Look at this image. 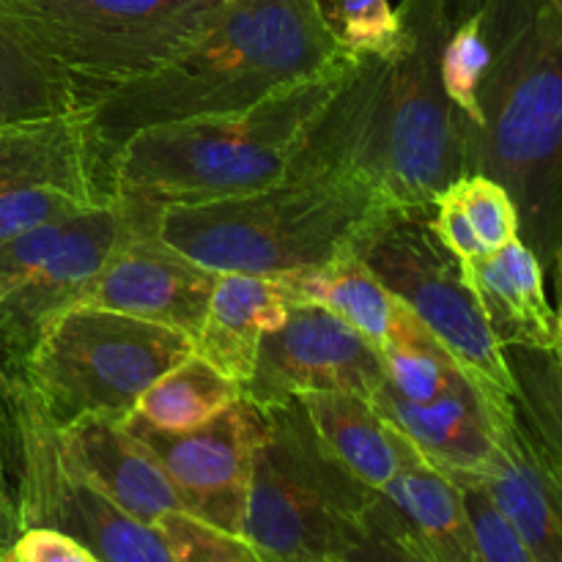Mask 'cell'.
Segmentation results:
<instances>
[{
	"label": "cell",
	"instance_id": "6da1fadb",
	"mask_svg": "<svg viewBox=\"0 0 562 562\" xmlns=\"http://www.w3.org/2000/svg\"><path fill=\"white\" fill-rule=\"evenodd\" d=\"M398 44L357 55L307 132L291 173H351L398 209H423L464 176V115L442 88L456 0H401Z\"/></svg>",
	"mask_w": 562,
	"mask_h": 562
},
{
	"label": "cell",
	"instance_id": "7a4b0ae2",
	"mask_svg": "<svg viewBox=\"0 0 562 562\" xmlns=\"http://www.w3.org/2000/svg\"><path fill=\"white\" fill-rule=\"evenodd\" d=\"M355 58L318 0H220L179 53L86 113L93 162L110 187V162L135 132L241 113Z\"/></svg>",
	"mask_w": 562,
	"mask_h": 562
},
{
	"label": "cell",
	"instance_id": "3957f363",
	"mask_svg": "<svg viewBox=\"0 0 562 562\" xmlns=\"http://www.w3.org/2000/svg\"><path fill=\"white\" fill-rule=\"evenodd\" d=\"M492 64L477 91L481 124L464 121V176L508 190L519 239L549 269L562 236V14L549 0L483 11Z\"/></svg>",
	"mask_w": 562,
	"mask_h": 562
},
{
	"label": "cell",
	"instance_id": "277c9868",
	"mask_svg": "<svg viewBox=\"0 0 562 562\" xmlns=\"http://www.w3.org/2000/svg\"><path fill=\"white\" fill-rule=\"evenodd\" d=\"M351 64L285 88L241 113L135 132L110 162L115 203L137 223L154 225L165 209L278 184Z\"/></svg>",
	"mask_w": 562,
	"mask_h": 562
},
{
	"label": "cell",
	"instance_id": "5b68a950",
	"mask_svg": "<svg viewBox=\"0 0 562 562\" xmlns=\"http://www.w3.org/2000/svg\"><path fill=\"white\" fill-rule=\"evenodd\" d=\"M393 209L351 173H291L247 195L165 209L154 228L212 272L280 278L357 250Z\"/></svg>",
	"mask_w": 562,
	"mask_h": 562
},
{
	"label": "cell",
	"instance_id": "8992f818",
	"mask_svg": "<svg viewBox=\"0 0 562 562\" xmlns=\"http://www.w3.org/2000/svg\"><path fill=\"white\" fill-rule=\"evenodd\" d=\"M220 0H0V25L69 93L77 113L148 75Z\"/></svg>",
	"mask_w": 562,
	"mask_h": 562
},
{
	"label": "cell",
	"instance_id": "52a82bcc",
	"mask_svg": "<svg viewBox=\"0 0 562 562\" xmlns=\"http://www.w3.org/2000/svg\"><path fill=\"white\" fill-rule=\"evenodd\" d=\"M241 536L263 562L344 560L368 536L376 492L357 481L313 431L300 401L261 406Z\"/></svg>",
	"mask_w": 562,
	"mask_h": 562
},
{
	"label": "cell",
	"instance_id": "ba28073f",
	"mask_svg": "<svg viewBox=\"0 0 562 562\" xmlns=\"http://www.w3.org/2000/svg\"><path fill=\"white\" fill-rule=\"evenodd\" d=\"M192 355V338L102 307L55 316L22 362L20 379L55 428L88 417L126 420L162 373Z\"/></svg>",
	"mask_w": 562,
	"mask_h": 562
},
{
	"label": "cell",
	"instance_id": "9c48e42d",
	"mask_svg": "<svg viewBox=\"0 0 562 562\" xmlns=\"http://www.w3.org/2000/svg\"><path fill=\"white\" fill-rule=\"evenodd\" d=\"M371 272L426 324L492 404L514 406V373L467 289L459 258L428 225V206L393 209L357 247Z\"/></svg>",
	"mask_w": 562,
	"mask_h": 562
},
{
	"label": "cell",
	"instance_id": "30bf717a",
	"mask_svg": "<svg viewBox=\"0 0 562 562\" xmlns=\"http://www.w3.org/2000/svg\"><path fill=\"white\" fill-rule=\"evenodd\" d=\"M14 499L20 530L49 527L75 538L97 562H170L157 527L135 519L69 461L60 434L16 376Z\"/></svg>",
	"mask_w": 562,
	"mask_h": 562
},
{
	"label": "cell",
	"instance_id": "8fae6325",
	"mask_svg": "<svg viewBox=\"0 0 562 562\" xmlns=\"http://www.w3.org/2000/svg\"><path fill=\"white\" fill-rule=\"evenodd\" d=\"M126 228L124 209L110 203L0 245V344L20 371L42 329L75 307Z\"/></svg>",
	"mask_w": 562,
	"mask_h": 562
},
{
	"label": "cell",
	"instance_id": "7c38bea8",
	"mask_svg": "<svg viewBox=\"0 0 562 562\" xmlns=\"http://www.w3.org/2000/svg\"><path fill=\"white\" fill-rule=\"evenodd\" d=\"M110 203L86 113L0 126V245Z\"/></svg>",
	"mask_w": 562,
	"mask_h": 562
},
{
	"label": "cell",
	"instance_id": "4fadbf2b",
	"mask_svg": "<svg viewBox=\"0 0 562 562\" xmlns=\"http://www.w3.org/2000/svg\"><path fill=\"white\" fill-rule=\"evenodd\" d=\"M124 423L159 461L187 514L241 536L252 461L267 431L261 406L239 398L190 431H159L137 415Z\"/></svg>",
	"mask_w": 562,
	"mask_h": 562
},
{
	"label": "cell",
	"instance_id": "5bb4252c",
	"mask_svg": "<svg viewBox=\"0 0 562 562\" xmlns=\"http://www.w3.org/2000/svg\"><path fill=\"white\" fill-rule=\"evenodd\" d=\"M384 382L379 351L311 302H291L285 322L261 340L252 376L241 384V398L274 406L307 393H357L371 398Z\"/></svg>",
	"mask_w": 562,
	"mask_h": 562
},
{
	"label": "cell",
	"instance_id": "9a60e30c",
	"mask_svg": "<svg viewBox=\"0 0 562 562\" xmlns=\"http://www.w3.org/2000/svg\"><path fill=\"white\" fill-rule=\"evenodd\" d=\"M126 220L130 228L77 296L75 307L124 313L195 338L220 272L168 245L154 225L135 223L130 214Z\"/></svg>",
	"mask_w": 562,
	"mask_h": 562
},
{
	"label": "cell",
	"instance_id": "2e32d148",
	"mask_svg": "<svg viewBox=\"0 0 562 562\" xmlns=\"http://www.w3.org/2000/svg\"><path fill=\"white\" fill-rule=\"evenodd\" d=\"M366 527L409 562H481L459 483L423 459L379 488Z\"/></svg>",
	"mask_w": 562,
	"mask_h": 562
},
{
	"label": "cell",
	"instance_id": "e0dca14e",
	"mask_svg": "<svg viewBox=\"0 0 562 562\" xmlns=\"http://www.w3.org/2000/svg\"><path fill=\"white\" fill-rule=\"evenodd\" d=\"M371 401L404 431L420 459L450 481H477L488 470L497 450V417L514 409L492 404L464 371L426 404L404 398L387 382Z\"/></svg>",
	"mask_w": 562,
	"mask_h": 562
},
{
	"label": "cell",
	"instance_id": "ac0fdd59",
	"mask_svg": "<svg viewBox=\"0 0 562 562\" xmlns=\"http://www.w3.org/2000/svg\"><path fill=\"white\" fill-rule=\"evenodd\" d=\"M467 289L475 296L488 329L503 349H558L562 327L543 289V263L521 239L459 261Z\"/></svg>",
	"mask_w": 562,
	"mask_h": 562
},
{
	"label": "cell",
	"instance_id": "d6986e66",
	"mask_svg": "<svg viewBox=\"0 0 562 562\" xmlns=\"http://www.w3.org/2000/svg\"><path fill=\"white\" fill-rule=\"evenodd\" d=\"M475 483L486 488L532 560L562 562V483L541 461L516 406L497 417V450Z\"/></svg>",
	"mask_w": 562,
	"mask_h": 562
},
{
	"label": "cell",
	"instance_id": "ffe728a7",
	"mask_svg": "<svg viewBox=\"0 0 562 562\" xmlns=\"http://www.w3.org/2000/svg\"><path fill=\"white\" fill-rule=\"evenodd\" d=\"M58 434L71 464L135 519L154 525L170 510H184L159 461L124 420L88 417Z\"/></svg>",
	"mask_w": 562,
	"mask_h": 562
},
{
	"label": "cell",
	"instance_id": "44dd1931",
	"mask_svg": "<svg viewBox=\"0 0 562 562\" xmlns=\"http://www.w3.org/2000/svg\"><path fill=\"white\" fill-rule=\"evenodd\" d=\"M289 311L291 296L278 278L223 272L192 338V355L245 384L252 376L261 340L285 322Z\"/></svg>",
	"mask_w": 562,
	"mask_h": 562
},
{
	"label": "cell",
	"instance_id": "7402d4cb",
	"mask_svg": "<svg viewBox=\"0 0 562 562\" xmlns=\"http://www.w3.org/2000/svg\"><path fill=\"white\" fill-rule=\"evenodd\" d=\"M296 401L324 448L373 492L420 459L404 431L366 395L307 393Z\"/></svg>",
	"mask_w": 562,
	"mask_h": 562
},
{
	"label": "cell",
	"instance_id": "603a6c76",
	"mask_svg": "<svg viewBox=\"0 0 562 562\" xmlns=\"http://www.w3.org/2000/svg\"><path fill=\"white\" fill-rule=\"evenodd\" d=\"M291 302H311L344 318L382 355L393 340L404 302L371 272L357 250H346L322 267L280 274Z\"/></svg>",
	"mask_w": 562,
	"mask_h": 562
},
{
	"label": "cell",
	"instance_id": "cb8c5ba5",
	"mask_svg": "<svg viewBox=\"0 0 562 562\" xmlns=\"http://www.w3.org/2000/svg\"><path fill=\"white\" fill-rule=\"evenodd\" d=\"M241 398V384L190 355L157 379L132 415L159 431H190Z\"/></svg>",
	"mask_w": 562,
	"mask_h": 562
},
{
	"label": "cell",
	"instance_id": "d4e9b609",
	"mask_svg": "<svg viewBox=\"0 0 562 562\" xmlns=\"http://www.w3.org/2000/svg\"><path fill=\"white\" fill-rule=\"evenodd\" d=\"M503 351L514 373L516 417L562 483V346L547 351L508 346Z\"/></svg>",
	"mask_w": 562,
	"mask_h": 562
},
{
	"label": "cell",
	"instance_id": "484cf974",
	"mask_svg": "<svg viewBox=\"0 0 562 562\" xmlns=\"http://www.w3.org/2000/svg\"><path fill=\"white\" fill-rule=\"evenodd\" d=\"M71 113L69 93L0 25V126Z\"/></svg>",
	"mask_w": 562,
	"mask_h": 562
},
{
	"label": "cell",
	"instance_id": "4316f807",
	"mask_svg": "<svg viewBox=\"0 0 562 562\" xmlns=\"http://www.w3.org/2000/svg\"><path fill=\"white\" fill-rule=\"evenodd\" d=\"M492 64V44L483 27V11L456 16L453 31L442 47V88L470 126L481 124L477 91Z\"/></svg>",
	"mask_w": 562,
	"mask_h": 562
},
{
	"label": "cell",
	"instance_id": "83f0119b",
	"mask_svg": "<svg viewBox=\"0 0 562 562\" xmlns=\"http://www.w3.org/2000/svg\"><path fill=\"white\" fill-rule=\"evenodd\" d=\"M170 562H263L239 532L220 530L187 510H170L154 521Z\"/></svg>",
	"mask_w": 562,
	"mask_h": 562
},
{
	"label": "cell",
	"instance_id": "f1b7e54d",
	"mask_svg": "<svg viewBox=\"0 0 562 562\" xmlns=\"http://www.w3.org/2000/svg\"><path fill=\"white\" fill-rule=\"evenodd\" d=\"M335 38L351 55H384L398 44V14L390 0H318Z\"/></svg>",
	"mask_w": 562,
	"mask_h": 562
},
{
	"label": "cell",
	"instance_id": "f546056e",
	"mask_svg": "<svg viewBox=\"0 0 562 562\" xmlns=\"http://www.w3.org/2000/svg\"><path fill=\"white\" fill-rule=\"evenodd\" d=\"M450 192L470 217L483 250L492 252L519 239V212L503 184L481 173H467L450 184Z\"/></svg>",
	"mask_w": 562,
	"mask_h": 562
},
{
	"label": "cell",
	"instance_id": "4dcf8cb0",
	"mask_svg": "<svg viewBox=\"0 0 562 562\" xmlns=\"http://www.w3.org/2000/svg\"><path fill=\"white\" fill-rule=\"evenodd\" d=\"M459 488L464 494V505L472 521V532H475L481 562H536L525 549V543L519 541V536L510 530L505 516L499 514L497 505L492 503V497H488L481 483L459 481Z\"/></svg>",
	"mask_w": 562,
	"mask_h": 562
},
{
	"label": "cell",
	"instance_id": "1f68e13d",
	"mask_svg": "<svg viewBox=\"0 0 562 562\" xmlns=\"http://www.w3.org/2000/svg\"><path fill=\"white\" fill-rule=\"evenodd\" d=\"M428 225H431V231L439 236V241H442L459 261L477 258L486 252L483 250L481 239H477L475 228H472L470 217H467L461 203L456 201V195L450 192V187L439 192V195H434V201L428 203Z\"/></svg>",
	"mask_w": 562,
	"mask_h": 562
},
{
	"label": "cell",
	"instance_id": "d6a6232c",
	"mask_svg": "<svg viewBox=\"0 0 562 562\" xmlns=\"http://www.w3.org/2000/svg\"><path fill=\"white\" fill-rule=\"evenodd\" d=\"M5 291L0 289V296ZM20 366L11 360L0 344V492H14L16 464V420H14V384Z\"/></svg>",
	"mask_w": 562,
	"mask_h": 562
},
{
	"label": "cell",
	"instance_id": "836d02e7",
	"mask_svg": "<svg viewBox=\"0 0 562 562\" xmlns=\"http://www.w3.org/2000/svg\"><path fill=\"white\" fill-rule=\"evenodd\" d=\"M11 554L16 562H97L75 538L49 527L20 530L16 541L11 543Z\"/></svg>",
	"mask_w": 562,
	"mask_h": 562
},
{
	"label": "cell",
	"instance_id": "e575fe53",
	"mask_svg": "<svg viewBox=\"0 0 562 562\" xmlns=\"http://www.w3.org/2000/svg\"><path fill=\"white\" fill-rule=\"evenodd\" d=\"M344 560L346 562H409L406 558H401L395 549H390L387 543L379 541V538H373V536L362 538L360 547L351 549Z\"/></svg>",
	"mask_w": 562,
	"mask_h": 562
},
{
	"label": "cell",
	"instance_id": "d590c367",
	"mask_svg": "<svg viewBox=\"0 0 562 562\" xmlns=\"http://www.w3.org/2000/svg\"><path fill=\"white\" fill-rule=\"evenodd\" d=\"M20 536V519H16L14 492H0V552L11 549Z\"/></svg>",
	"mask_w": 562,
	"mask_h": 562
},
{
	"label": "cell",
	"instance_id": "8d00e7d4",
	"mask_svg": "<svg viewBox=\"0 0 562 562\" xmlns=\"http://www.w3.org/2000/svg\"><path fill=\"white\" fill-rule=\"evenodd\" d=\"M549 272L554 274V294H558V305H554V311H558L560 327H562V236L558 241V250H554L552 256V263H549Z\"/></svg>",
	"mask_w": 562,
	"mask_h": 562
},
{
	"label": "cell",
	"instance_id": "74e56055",
	"mask_svg": "<svg viewBox=\"0 0 562 562\" xmlns=\"http://www.w3.org/2000/svg\"><path fill=\"white\" fill-rule=\"evenodd\" d=\"M505 0H456V16L472 14V11H488Z\"/></svg>",
	"mask_w": 562,
	"mask_h": 562
},
{
	"label": "cell",
	"instance_id": "f35d334b",
	"mask_svg": "<svg viewBox=\"0 0 562 562\" xmlns=\"http://www.w3.org/2000/svg\"><path fill=\"white\" fill-rule=\"evenodd\" d=\"M0 562H16V560H14V554H11V549H9V552L3 554V560H0Z\"/></svg>",
	"mask_w": 562,
	"mask_h": 562
},
{
	"label": "cell",
	"instance_id": "ab89813d",
	"mask_svg": "<svg viewBox=\"0 0 562 562\" xmlns=\"http://www.w3.org/2000/svg\"><path fill=\"white\" fill-rule=\"evenodd\" d=\"M549 3H552V5H554V9H558V11H560V14H562V0H549Z\"/></svg>",
	"mask_w": 562,
	"mask_h": 562
},
{
	"label": "cell",
	"instance_id": "60d3db41",
	"mask_svg": "<svg viewBox=\"0 0 562 562\" xmlns=\"http://www.w3.org/2000/svg\"><path fill=\"white\" fill-rule=\"evenodd\" d=\"M327 562H346V560H327Z\"/></svg>",
	"mask_w": 562,
	"mask_h": 562
},
{
	"label": "cell",
	"instance_id": "b9f144b4",
	"mask_svg": "<svg viewBox=\"0 0 562 562\" xmlns=\"http://www.w3.org/2000/svg\"><path fill=\"white\" fill-rule=\"evenodd\" d=\"M5 552H9V549H5ZM5 552H0V560H3V554H5Z\"/></svg>",
	"mask_w": 562,
	"mask_h": 562
}]
</instances>
